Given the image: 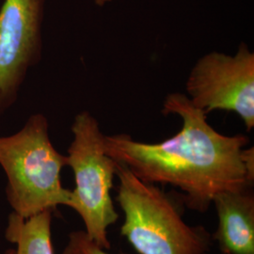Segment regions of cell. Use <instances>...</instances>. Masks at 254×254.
I'll list each match as a JSON object with an SVG mask.
<instances>
[{
  "mask_svg": "<svg viewBox=\"0 0 254 254\" xmlns=\"http://www.w3.org/2000/svg\"><path fill=\"white\" fill-rule=\"evenodd\" d=\"M162 113L181 119L176 135L157 143L127 134L106 135V153L142 181L179 189L184 203L200 213L221 192L253 189L254 149H246L248 136L219 133L209 125L207 114L180 92L167 95Z\"/></svg>",
  "mask_w": 254,
  "mask_h": 254,
  "instance_id": "1",
  "label": "cell"
},
{
  "mask_svg": "<svg viewBox=\"0 0 254 254\" xmlns=\"http://www.w3.org/2000/svg\"><path fill=\"white\" fill-rule=\"evenodd\" d=\"M118 195L125 213L122 235L139 254H207L212 238L201 226H190L182 217L175 196L137 178L116 162Z\"/></svg>",
  "mask_w": 254,
  "mask_h": 254,
  "instance_id": "2",
  "label": "cell"
},
{
  "mask_svg": "<svg viewBox=\"0 0 254 254\" xmlns=\"http://www.w3.org/2000/svg\"><path fill=\"white\" fill-rule=\"evenodd\" d=\"M0 166L7 177V199L20 217L67 205L71 190L61 177L67 156L52 144L44 114L29 116L18 132L0 136Z\"/></svg>",
  "mask_w": 254,
  "mask_h": 254,
  "instance_id": "3",
  "label": "cell"
},
{
  "mask_svg": "<svg viewBox=\"0 0 254 254\" xmlns=\"http://www.w3.org/2000/svg\"><path fill=\"white\" fill-rule=\"evenodd\" d=\"M71 130L73 141L66 156L75 187L66 206L80 216L88 236L101 249L109 250L108 230L119 219L111 198L116 161L106 153V135L90 111L75 115Z\"/></svg>",
  "mask_w": 254,
  "mask_h": 254,
  "instance_id": "4",
  "label": "cell"
},
{
  "mask_svg": "<svg viewBox=\"0 0 254 254\" xmlns=\"http://www.w3.org/2000/svg\"><path fill=\"white\" fill-rule=\"evenodd\" d=\"M188 97L208 114L236 113L248 132L254 127V53L241 43L235 55L213 51L192 67L186 83Z\"/></svg>",
  "mask_w": 254,
  "mask_h": 254,
  "instance_id": "5",
  "label": "cell"
},
{
  "mask_svg": "<svg viewBox=\"0 0 254 254\" xmlns=\"http://www.w3.org/2000/svg\"><path fill=\"white\" fill-rule=\"evenodd\" d=\"M46 0L0 3V117L17 102L27 73L43 50Z\"/></svg>",
  "mask_w": 254,
  "mask_h": 254,
  "instance_id": "6",
  "label": "cell"
},
{
  "mask_svg": "<svg viewBox=\"0 0 254 254\" xmlns=\"http://www.w3.org/2000/svg\"><path fill=\"white\" fill-rule=\"evenodd\" d=\"M212 203L218 220L213 238L222 254H254L253 190L221 192Z\"/></svg>",
  "mask_w": 254,
  "mask_h": 254,
  "instance_id": "7",
  "label": "cell"
},
{
  "mask_svg": "<svg viewBox=\"0 0 254 254\" xmlns=\"http://www.w3.org/2000/svg\"><path fill=\"white\" fill-rule=\"evenodd\" d=\"M52 210L24 218L14 212L9 215L6 238L17 245L15 254H54L51 241Z\"/></svg>",
  "mask_w": 254,
  "mask_h": 254,
  "instance_id": "8",
  "label": "cell"
},
{
  "mask_svg": "<svg viewBox=\"0 0 254 254\" xmlns=\"http://www.w3.org/2000/svg\"><path fill=\"white\" fill-rule=\"evenodd\" d=\"M63 254H109L101 249L85 231H76L69 235L68 243Z\"/></svg>",
  "mask_w": 254,
  "mask_h": 254,
  "instance_id": "9",
  "label": "cell"
},
{
  "mask_svg": "<svg viewBox=\"0 0 254 254\" xmlns=\"http://www.w3.org/2000/svg\"><path fill=\"white\" fill-rule=\"evenodd\" d=\"M94 1V4L98 7H104L105 5L111 3L113 0H93Z\"/></svg>",
  "mask_w": 254,
  "mask_h": 254,
  "instance_id": "10",
  "label": "cell"
},
{
  "mask_svg": "<svg viewBox=\"0 0 254 254\" xmlns=\"http://www.w3.org/2000/svg\"><path fill=\"white\" fill-rule=\"evenodd\" d=\"M5 254H15V251L14 250H9L8 252H6Z\"/></svg>",
  "mask_w": 254,
  "mask_h": 254,
  "instance_id": "11",
  "label": "cell"
},
{
  "mask_svg": "<svg viewBox=\"0 0 254 254\" xmlns=\"http://www.w3.org/2000/svg\"><path fill=\"white\" fill-rule=\"evenodd\" d=\"M1 1H2V0H0V3H1Z\"/></svg>",
  "mask_w": 254,
  "mask_h": 254,
  "instance_id": "12",
  "label": "cell"
}]
</instances>
